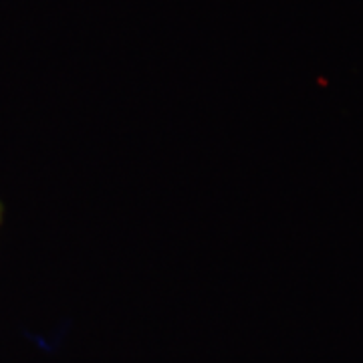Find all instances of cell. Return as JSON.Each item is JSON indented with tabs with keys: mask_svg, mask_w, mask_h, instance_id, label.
I'll use <instances>...</instances> for the list:
<instances>
[{
	"mask_svg": "<svg viewBox=\"0 0 363 363\" xmlns=\"http://www.w3.org/2000/svg\"><path fill=\"white\" fill-rule=\"evenodd\" d=\"M2 220H4V204L0 200V226H2Z\"/></svg>",
	"mask_w": 363,
	"mask_h": 363,
	"instance_id": "cell-1",
	"label": "cell"
}]
</instances>
